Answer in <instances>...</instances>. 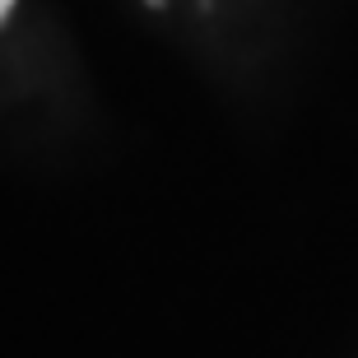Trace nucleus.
<instances>
[{
  "mask_svg": "<svg viewBox=\"0 0 358 358\" xmlns=\"http://www.w3.org/2000/svg\"><path fill=\"white\" fill-rule=\"evenodd\" d=\"M10 10H14V0H0V19H5Z\"/></svg>",
  "mask_w": 358,
  "mask_h": 358,
  "instance_id": "f257e3e1",
  "label": "nucleus"
}]
</instances>
